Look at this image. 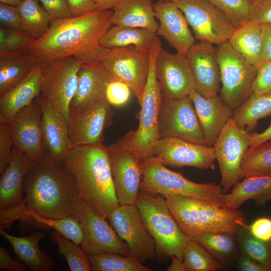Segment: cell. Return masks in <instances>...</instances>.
<instances>
[{
    "label": "cell",
    "instance_id": "1",
    "mask_svg": "<svg viewBox=\"0 0 271 271\" xmlns=\"http://www.w3.org/2000/svg\"><path fill=\"white\" fill-rule=\"evenodd\" d=\"M22 205L0 210V228H10L16 220L32 214L58 219L73 214L80 200L75 178L65 165L55 163L45 151L26 173Z\"/></svg>",
    "mask_w": 271,
    "mask_h": 271
},
{
    "label": "cell",
    "instance_id": "2",
    "mask_svg": "<svg viewBox=\"0 0 271 271\" xmlns=\"http://www.w3.org/2000/svg\"><path fill=\"white\" fill-rule=\"evenodd\" d=\"M112 13L96 9L83 16L52 19L48 30L30 45L26 55L43 64L67 57L82 63L99 61L109 50L100 40L112 26Z\"/></svg>",
    "mask_w": 271,
    "mask_h": 271
},
{
    "label": "cell",
    "instance_id": "3",
    "mask_svg": "<svg viewBox=\"0 0 271 271\" xmlns=\"http://www.w3.org/2000/svg\"><path fill=\"white\" fill-rule=\"evenodd\" d=\"M64 164L75 179L80 199L108 219L119 204L107 147L103 143L72 147Z\"/></svg>",
    "mask_w": 271,
    "mask_h": 271
},
{
    "label": "cell",
    "instance_id": "4",
    "mask_svg": "<svg viewBox=\"0 0 271 271\" xmlns=\"http://www.w3.org/2000/svg\"><path fill=\"white\" fill-rule=\"evenodd\" d=\"M164 197L180 229L191 238L206 232L232 234L238 226L246 225L243 212L237 209L191 197Z\"/></svg>",
    "mask_w": 271,
    "mask_h": 271
},
{
    "label": "cell",
    "instance_id": "5",
    "mask_svg": "<svg viewBox=\"0 0 271 271\" xmlns=\"http://www.w3.org/2000/svg\"><path fill=\"white\" fill-rule=\"evenodd\" d=\"M162 48L160 39L157 36L150 48V64L139 112V123L136 130H130L117 142L126 150L142 160L153 156L155 145L160 139L158 115L162 96L156 75V63Z\"/></svg>",
    "mask_w": 271,
    "mask_h": 271
},
{
    "label": "cell",
    "instance_id": "6",
    "mask_svg": "<svg viewBox=\"0 0 271 271\" xmlns=\"http://www.w3.org/2000/svg\"><path fill=\"white\" fill-rule=\"evenodd\" d=\"M136 205L143 222L155 240L157 255H174L183 261V252L191 239L180 229L166 203L157 194L139 191Z\"/></svg>",
    "mask_w": 271,
    "mask_h": 271
},
{
    "label": "cell",
    "instance_id": "7",
    "mask_svg": "<svg viewBox=\"0 0 271 271\" xmlns=\"http://www.w3.org/2000/svg\"><path fill=\"white\" fill-rule=\"evenodd\" d=\"M140 190L164 196L177 195L191 197L221 205L225 193L221 185L212 183L194 182L182 174L169 170L153 157L142 161V179Z\"/></svg>",
    "mask_w": 271,
    "mask_h": 271
},
{
    "label": "cell",
    "instance_id": "8",
    "mask_svg": "<svg viewBox=\"0 0 271 271\" xmlns=\"http://www.w3.org/2000/svg\"><path fill=\"white\" fill-rule=\"evenodd\" d=\"M216 49L222 83L220 96L234 110L252 93L257 70L228 41L217 46Z\"/></svg>",
    "mask_w": 271,
    "mask_h": 271
},
{
    "label": "cell",
    "instance_id": "9",
    "mask_svg": "<svg viewBox=\"0 0 271 271\" xmlns=\"http://www.w3.org/2000/svg\"><path fill=\"white\" fill-rule=\"evenodd\" d=\"M100 61L112 78L130 87L140 104L148 76L150 49L134 45L113 48Z\"/></svg>",
    "mask_w": 271,
    "mask_h": 271
},
{
    "label": "cell",
    "instance_id": "10",
    "mask_svg": "<svg viewBox=\"0 0 271 271\" xmlns=\"http://www.w3.org/2000/svg\"><path fill=\"white\" fill-rule=\"evenodd\" d=\"M194 37L217 46L228 41L234 26L227 16L209 0H175Z\"/></svg>",
    "mask_w": 271,
    "mask_h": 271
},
{
    "label": "cell",
    "instance_id": "11",
    "mask_svg": "<svg viewBox=\"0 0 271 271\" xmlns=\"http://www.w3.org/2000/svg\"><path fill=\"white\" fill-rule=\"evenodd\" d=\"M81 64L74 57H67L43 64L39 96L55 104L68 122L70 103L77 89Z\"/></svg>",
    "mask_w": 271,
    "mask_h": 271
},
{
    "label": "cell",
    "instance_id": "12",
    "mask_svg": "<svg viewBox=\"0 0 271 271\" xmlns=\"http://www.w3.org/2000/svg\"><path fill=\"white\" fill-rule=\"evenodd\" d=\"M250 144L249 133L230 118L213 146L221 176L220 185L225 193L243 178L241 163Z\"/></svg>",
    "mask_w": 271,
    "mask_h": 271
},
{
    "label": "cell",
    "instance_id": "13",
    "mask_svg": "<svg viewBox=\"0 0 271 271\" xmlns=\"http://www.w3.org/2000/svg\"><path fill=\"white\" fill-rule=\"evenodd\" d=\"M160 139L175 138L207 145L190 96L162 98L158 115Z\"/></svg>",
    "mask_w": 271,
    "mask_h": 271
},
{
    "label": "cell",
    "instance_id": "14",
    "mask_svg": "<svg viewBox=\"0 0 271 271\" xmlns=\"http://www.w3.org/2000/svg\"><path fill=\"white\" fill-rule=\"evenodd\" d=\"M83 232L81 247L88 254L114 253L130 255L127 243L121 239L106 218L96 214L85 202L79 200L73 214Z\"/></svg>",
    "mask_w": 271,
    "mask_h": 271
},
{
    "label": "cell",
    "instance_id": "15",
    "mask_svg": "<svg viewBox=\"0 0 271 271\" xmlns=\"http://www.w3.org/2000/svg\"><path fill=\"white\" fill-rule=\"evenodd\" d=\"M108 219L127 243L130 256L143 263L157 256L156 242L144 225L136 204L119 205Z\"/></svg>",
    "mask_w": 271,
    "mask_h": 271
},
{
    "label": "cell",
    "instance_id": "16",
    "mask_svg": "<svg viewBox=\"0 0 271 271\" xmlns=\"http://www.w3.org/2000/svg\"><path fill=\"white\" fill-rule=\"evenodd\" d=\"M113 112L105 94L82 111L69 115L72 147L102 143L104 132L112 123Z\"/></svg>",
    "mask_w": 271,
    "mask_h": 271
},
{
    "label": "cell",
    "instance_id": "17",
    "mask_svg": "<svg viewBox=\"0 0 271 271\" xmlns=\"http://www.w3.org/2000/svg\"><path fill=\"white\" fill-rule=\"evenodd\" d=\"M153 157L164 165L200 169H214L216 160L213 147L175 138L160 139Z\"/></svg>",
    "mask_w": 271,
    "mask_h": 271
},
{
    "label": "cell",
    "instance_id": "18",
    "mask_svg": "<svg viewBox=\"0 0 271 271\" xmlns=\"http://www.w3.org/2000/svg\"><path fill=\"white\" fill-rule=\"evenodd\" d=\"M119 205L136 204L142 179V161L118 142L107 147Z\"/></svg>",
    "mask_w": 271,
    "mask_h": 271
},
{
    "label": "cell",
    "instance_id": "19",
    "mask_svg": "<svg viewBox=\"0 0 271 271\" xmlns=\"http://www.w3.org/2000/svg\"><path fill=\"white\" fill-rule=\"evenodd\" d=\"M156 75L163 98H180L195 90L186 54L171 53L162 47L157 58Z\"/></svg>",
    "mask_w": 271,
    "mask_h": 271
},
{
    "label": "cell",
    "instance_id": "20",
    "mask_svg": "<svg viewBox=\"0 0 271 271\" xmlns=\"http://www.w3.org/2000/svg\"><path fill=\"white\" fill-rule=\"evenodd\" d=\"M36 99L41 109V125L45 151L55 163L62 165L72 148L68 122L53 102L39 96Z\"/></svg>",
    "mask_w": 271,
    "mask_h": 271
},
{
    "label": "cell",
    "instance_id": "21",
    "mask_svg": "<svg viewBox=\"0 0 271 271\" xmlns=\"http://www.w3.org/2000/svg\"><path fill=\"white\" fill-rule=\"evenodd\" d=\"M195 89L203 96H216L220 91V69L213 45L195 42L186 54Z\"/></svg>",
    "mask_w": 271,
    "mask_h": 271
},
{
    "label": "cell",
    "instance_id": "22",
    "mask_svg": "<svg viewBox=\"0 0 271 271\" xmlns=\"http://www.w3.org/2000/svg\"><path fill=\"white\" fill-rule=\"evenodd\" d=\"M41 109L36 98L20 111L10 123L14 146L36 161L45 153L41 130Z\"/></svg>",
    "mask_w": 271,
    "mask_h": 271
},
{
    "label": "cell",
    "instance_id": "23",
    "mask_svg": "<svg viewBox=\"0 0 271 271\" xmlns=\"http://www.w3.org/2000/svg\"><path fill=\"white\" fill-rule=\"evenodd\" d=\"M155 15L159 21L156 32L177 52L186 54L195 43L180 9L172 1H158L154 4Z\"/></svg>",
    "mask_w": 271,
    "mask_h": 271
},
{
    "label": "cell",
    "instance_id": "24",
    "mask_svg": "<svg viewBox=\"0 0 271 271\" xmlns=\"http://www.w3.org/2000/svg\"><path fill=\"white\" fill-rule=\"evenodd\" d=\"M111 79L100 60L82 63L77 89L70 103L69 115L82 111L103 95Z\"/></svg>",
    "mask_w": 271,
    "mask_h": 271
},
{
    "label": "cell",
    "instance_id": "25",
    "mask_svg": "<svg viewBox=\"0 0 271 271\" xmlns=\"http://www.w3.org/2000/svg\"><path fill=\"white\" fill-rule=\"evenodd\" d=\"M36 160L13 147L10 162L1 174L0 210H7L22 204L25 176Z\"/></svg>",
    "mask_w": 271,
    "mask_h": 271
},
{
    "label": "cell",
    "instance_id": "26",
    "mask_svg": "<svg viewBox=\"0 0 271 271\" xmlns=\"http://www.w3.org/2000/svg\"><path fill=\"white\" fill-rule=\"evenodd\" d=\"M202 128L207 146L213 147L233 109L221 96L206 98L195 90L189 95Z\"/></svg>",
    "mask_w": 271,
    "mask_h": 271
},
{
    "label": "cell",
    "instance_id": "27",
    "mask_svg": "<svg viewBox=\"0 0 271 271\" xmlns=\"http://www.w3.org/2000/svg\"><path fill=\"white\" fill-rule=\"evenodd\" d=\"M43 64L35 63L26 78L0 96V122L10 124L15 116L40 95Z\"/></svg>",
    "mask_w": 271,
    "mask_h": 271
},
{
    "label": "cell",
    "instance_id": "28",
    "mask_svg": "<svg viewBox=\"0 0 271 271\" xmlns=\"http://www.w3.org/2000/svg\"><path fill=\"white\" fill-rule=\"evenodd\" d=\"M0 233L11 244L17 258L30 269L49 271L55 266L54 259L39 246L45 236L43 232L33 231L28 236L18 237L0 228Z\"/></svg>",
    "mask_w": 271,
    "mask_h": 271
},
{
    "label": "cell",
    "instance_id": "29",
    "mask_svg": "<svg viewBox=\"0 0 271 271\" xmlns=\"http://www.w3.org/2000/svg\"><path fill=\"white\" fill-rule=\"evenodd\" d=\"M222 196V205L237 209L248 200L256 206H262L271 200V174L244 177Z\"/></svg>",
    "mask_w": 271,
    "mask_h": 271
},
{
    "label": "cell",
    "instance_id": "30",
    "mask_svg": "<svg viewBox=\"0 0 271 271\" xmlns=\"http://www.w3.org/2000/svg\"><path fill=\"white\" fill-rule=\"evenodd\" d=\"M112 10V26L141 28L156 33L158 30L152 0H122Z\"/></svg>",
    "mask_w": 271,
    "mask_h": 271
},
{
    "label": "cell",
    "instance_id": "31",
    "mask_svg": "<svg viewBox=\"0 0 271 271\" xmlns=\"http://www.w3.org/2000/svg\"><path fill=\"white\" fill-rule=\"evenodd\" d=\"M228 42L256 69L261 64L264 44L260 24L249 20L234 27Z\"/></svg>",
    "mask_w": 271,
    "mask_h": 271
},
{
    "label": "cell",
    "instance_id": "32",
    "mask_svg": "<svg viewBox=\"0 0 271 271\" xmlns=\"http://www.w3.org/2000/svg\"><path fill=\"white\" fill-rule=\"evenodd\" d=\"M271 115V93L252 92L237 108L233 110L231 119L240 128L252 130L258 121Z\"/></svg>",
    "mask_w": 271,
    "mask_h": 271
},
{
    "label": "cell",
    "instance_id": "33",
    "mask_svg": "<svg viewBox=\"0 0 271 271\" xmlns=\"http://www.w3.org/2000/svg\"><path fill=\"white\" fill-rule=\"evenodd\" d=\"M157 36L156 32L146 29L113 25L102 37L100 44L108 49L129 45L150 49Z\"/></svg>",
    "mask_w": 271,
    "mask_h": 271
},
{
    "label": "cell",
    "instance_id": "34",
    "mask_svg": "<svg viewBox=\"0 0 271 271\" xmlns=\"http://www.w3.org/2000/svg\"><path fill=\"white\" fill-rule=\"evenodd\" d=\"M38 0H22L17 7L21 20L20 29L35 39L43 36L48 30L51 17L40 7Z\"/></svg>",
    "mask_w": 271,
    "mask_h": 271
},
{
    "label": "cell",
    "instance_id": "35",
    "mask_svg": "<svg viewBox=\"0 0 271 271\" xmlns=\"http://www.w3.org/2000/svg\"><path fill=\"white\" fill-rule=\"evenodd\" d=\"M35 64L26 55L0 60V96L21 83Z\"/></svg>",
    "mask_w": 271,
    "mask_h": 271
},
{
    "label": "cell",
    "instance_id": "36",
    "mask_svg": "<svg viewBox=\"0 0 271 271\" xmlns=\"http://www.w3.org/2000/svg\"><path fill=\"white\" fill-rule=\"evenodd\" d=\"M243 178L271 174V140L250 147L241 163Z\"/></svg>",
    "mask_w": 271,
    "mask_h": 271
},
{
    "label": "cell",
    "instance_id": "37",
    "mask_svg": "<svg viewBox=\"0 0 271 271\" xmlns=\"http://www.w3.org/2000/svg\"><path fill=\"white\" fill-rule=\"evenodd\" d=\"M93 271H152L137 258L114 253L88 255Z\"/></svg>",
    "mask_w": 271,
    "mask_h": 271
},
{
    "label": "cell",
    "instance_id": "38",
    "mask_svg": "<svg viewBox=\"0 0 271 271\" xmlns=\"http://www.w3.org/2000/svg\"><path fill=\"white\" fill-rule=\"evenodd\" d=\"M183 262L187 271H215L224 267V264L192 238L183 252Z\"/></svg>",
    "mask_w": 271,
    "mask_h": 271
},
{
    "label": "cell",
    "instance_id": "39",
    "mask_svg": "<svg viewBox=\"0 0 271 271\" xmlns=\"http://www.w3.org/2000/svg\"><path fill=\"white\" fill-rule=\"evenodd\" d=\"M35 39L20 29L1 27L0 60L26 55Z\"/></svg>",
    "mask_w": 271,
    "mask_h": 271
},
{
    "label": "cell",
    "instance_id": "40",
    "mask_svg": "<svg viewBox=\"0 0 271 271\" xmlns=\"http://www.w3.org/2000/svg\"><path fill=\"white\" fill-rule=\"evenodd\" d=\"M50 237L57 244L59 253L65 257L71 270H92L88 254L78 245L55 230L51 232Z\"/></svg>",
    "mask_w": 271,
    "mask_h": 271
},
{
    "label": "cell",
    "instance_id": "41",
    "mask_svg": "<svg viewBox=\"0 0 271 271\" xmlns=\"http://www.w3.org/2000/svg\"><path fill=\"white\" fill-rule=\"evenodd\" d=\"M26 220L33 221L42 227L54 229L77 245H80L82 243L83 238L82 228L73 215L54 219L32 214Z\"/></svg>",
    "mask_w": 271,
    "mask_h": 271
},
{
    "label": "cell",
    "instance_id": "42",
    "mask_svg": "<svg viewBox=\"0 0 271 271\" xmlns=\"http://www.w3.org/2000/svg\"><path fill=\"white\" fill-rule=\"evenodd\" d=\"M232 234L206 232L191 238L200 243L224 264L221 257L231 254L235 248Z\"/></svg>",
    "mask_w": 271,
    "mask_h": 271
},
{
    "label": "cell",
    "instance_id": "43",
    "mask_svg": "<svg viewBox=\"0 0 271 271\" xmlns=\"http://www.w3.org/2000/svg\"><path fill=\"white\" fill-rule=\"evenodd\" d=\"M241 247L243 254L271 270V242L260 240L250 234L242 237Z\"/></svg>",
    "mask_w": 271,
    "mask_h": 271
},
{
    "label": "cell",
    "instance_id": "44",
    "mask_svg": "<svg viewBox=\"0 0 271 271\" xmlns=\"http://www.w3.org/2000/svg\"><path fill=\"white\" fill-rule=\"evenodd\" d=\"M221 10L228 18L234 27L250 20L249 0H209Z\"/></svg>",
    "mask_w": 271,
    "mask_h": 271
},
{
    "label": "cell",
    "instance_id": "45",
    "mask_svg": "<svg viewBox=\"0 0 271 271\" xmlns=\"http://www.w3.org/2000/svg\"><path fill=\"white\" fill-rule=\"evenodd\" d=\"M131 91V89L125 83L112 78L106 86L104 94L111 105L121 106L128 101Z\"/></svg>",
    "mask_w": 271,
    "mask_h": 271
},
{
    "label": "cell",
    "instance_id": "46",
    "mask_svg": "<svg viewBox=\"0 0 271 271\" xmlns=\"http://www.w3.org/2000/svg\"><path fill=\"white\" fill-rule=\"evenodd\" d=\"M13 142L11 133L10 124L0 122V173L2 174L8 165Z\"/></svg>",
    "mask_w": 271,
    "mask_h": 271
},
{
    "label": "cell",
    "instance_id": "47",
    "mask_svg": "<svg viewBox=\"0 0 271 271\" xmlns=\"http://www.w3.org/2000/svg\"><path fill=\"white\" fill-rule=\"evenodd\" d=\"M257 72L252 85V92L271 93V60L262 63L257 69Z\"/></svg>",
    "mask_w": 271,
    "mask_h": 271
},
{
    "label": "cell",
    "instance_id": "48",
    "mask_svg": "<svg viewBox=\"0 0 271 271\" xmlns=\"http://www.w3.org/2000/svg\"><path fill=\"white\" fill-rule=\"evenodd\" d=\"M250 20L260 24H271V0L251 3Z\"/></svg>",
    "mask_w": 271,
    "mask_h": 271
},
{
    "label": "cell",
    "instance_id": "49",
    "mask_svg": "<svg viewBox=\"0 0 271 271\" xmlns=\"http://www.w3.org/2000/svg\"><path fill=\"white\" fill-rule=\"evenodd\" d=\"M245 228L256 238L264 242H271L270 218L265 217L257 218L249 225H246Z\"/></svg>",
    "mask_w": 271,
    "mask_h": 271
},
{
    "label": "cell",
    "instance_id": "50",
    "mask_svg": "<svg viewBox=\"0 0 271 271\" xmlns=\"http://www.w3.org/2000/svg\"><path fill=\"white\" fill-rule=\"evenodd\" d=\"M52 19L73 17L66 0H38Z\"/></svg>",
    "mask_w": 271,
    "mask_h": 271
},
{
    "label": "cell",
    "instance_id": "51",
    "mask_svg": "<svg viewBox=\"0 0 271 271\" xmlns=\"http://www.w3.org/2000/svg\"><path fill=\"white\" fill-rule=\"evenodd\" d=\"M21 17L17 7L0 4L1 23L9 28L20 29Z\"/></svg>",
    "mask_w": 271,
    "mask_h": 271
},
{
    "label": "cell",
    "instance_id": "52",
    "mask_svg": "<svg viewBox=\"0 0 271 271\" xmlns=\"http://www.w3.org/2000/svg\"><path fill=\"white\" fill-rule=\"evenodd\" d=\"M73 17L83 16L97 9L92 0H66Z\"/></svg>",
    "mask_w": 271,
    "mask_h": 271
},
{
    "label": "cell",
    "instance_id": "53",
    "mask_svg": "<svg viewBox=\"0 0 271 271\" xmlns=\"http://www.w3.org/2000/svg\"><path fill=\"white\" fill-rule=\"evenodd\" d=\"M10 271H26L27 266L21 260L14 259L8 250L0 246V270Z\"/></svg>",
    "mask_w": 271,
    "mask_h": 271
},
{
    "label": "cell",
    "instance_id": "54",
    "mask_svg": "<svg viewBox=\"0 0 271 271\" xmlns=\"http://www.w3.org/2000/svg\"><path fill=\"white\" fill-rule=\"evenodd\" d=\"M261 27L264 44L263 63L271 60V24H262Z\"/></svg>",
    "mask_w": 271,
    "mask_h": 271
},
{
    "label": "cell",
    "instance_id": "55",
    "mask_svg": "<svg viewBox=\"0 0 271 271\" xmlns=\"http://www.w3.org/2000/svg\"><path fill=\"white\" fill-rule=\"evenodd\" d=\"M238 267L239 270L242 271H269L266 267L245 254L240 258Z\"/></svg>",
    "mask_w": 271,
    "mask_h": 271
},
{
    "label": "cell",
    "instance_id": "56",
    "mask_svg": "<svg viewBox=\"0 0 271 271\" xmlns=\"http://www.w3.org/2000/svg\"><path fill=\"white\" fill-rule=\"evenodd\" d=\"M249 137L250 147H254L262 142L271 140V124L265 130L260 133L254 132L249 133Z\"/></svg>",
    "mask_w": 271,
    "mask_h": 271
},
{
    "label": "cell",
    "instance_id": "57",
    "mask_svg": "<svg viewBox=\"0 0 271 271\" xmlns=\"http://www.w3.org/2000/svg\"><path fill=\"white\" fill-rule=\"evenodd\" d=\"M97 9H113L122 0H92Z\"/></svg>",
    "mask_w": 271,
    "mask_h": 271
},
{
    "label": "cell",
    "instance_id": "58",
    "mask_svg": "<svg viewBox=\"0 0 271 271\" xmlns=\"http://www.w3.org/2000/svg\"><path fill=\"white\" fill-rule=\"evenodd\" d=\"M172 263L170 266L167 267L168 271H187L183 261L181 260L177 257L172 255Z\"/></svg>",
    "mask_w": 271,
    "mask_h": 271
},
{
    "label": "cell",
    "instance_id": "59",
    "mask_svg": "<svg viewBox=\"0 0 271 271\" xmlns=\"http://www.w3.org/2000/svg\"><path fill=\"white\" fill-rule=\"evenodd\" d=\"M22 0H0L1 3L17 7L22 2Z\"/></svg>",
    "mask_w": 271,
    "mask_h": 271
},
{
    "label": "cell",
    "instance_id": "60",
    "mask_svg": "<svg viewBox=\"0 0 271 271\" xmlns=\"http://www.w3.org/2000/svg\"><path fill=\"white\" fill-rule=\"evenodd\" d=\"M152 1H174L175 0H152Z\"/></svg>",
    "mask_w": 271,
    "mask_h": 271
},
{
    "label": "cell",
    "instance_id": "61",
    "mask_svg": "<svg viewBox=\"0 0 271 271\" xmlns=\"http://www.w3.org/2000/svg\"><path fill=\"white\" fill-rule=\"evenodd\" d=\"M251 3L252 2H255V1H259V0H249Z\"/></svg>",
    "mask_w": 271,
    "mask_h": 271
}]
</instances>
